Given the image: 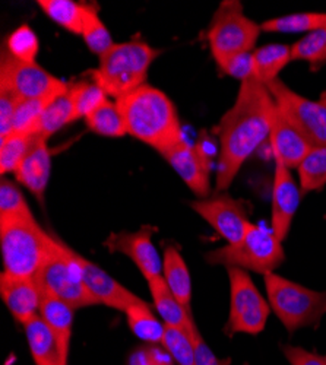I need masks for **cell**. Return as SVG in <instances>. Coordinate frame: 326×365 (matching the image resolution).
<instances>
[{"instance_id":"obj_26","label":"cell","mask_w":326,"mask_h":365,"mask_svg":"<svg viewBox=\"0 0 326 365\" xmlns=\"http://www.w3.org/2000/svg\"><path fill=\"white\" fill-rule=\"evenodd\" d=\"M71 88V85H69ZM76 121L75 115V107H73V100L71 96V89H68L66 93L58 96L43 113L37 129L36 135L43 136L49 139L53 133L57 130H61L63 126L73 123Z\"/></svg>"},{"instance_id":"obj_28","label":"cell","mask_w":326,"mask_h":365,"mask_svg":"<svg viewBox=\"0 0 326 365\" xmlns=\"http://www.w3.org/2000/svg\"><path fill=\"white\" fill-rule=\"evenodd\" d=\"M37 5L57 25L72 34L81 36L85 4H78L73 0H39Z\"/></svg>"},{"instance_id":"obj_11","label":"cell","mask_w":326,"mask_h":365,"mask_svg":"<svg viewBox=\"0 0 326 365\" xmlns=\"http://www.w3.org/2000/svg\"><path fill=\"white\" fill-rule=\"evenodd\" d=\"M68 88V83L53 76L40 65L19 62L6 50L2 51V65H0L2 93H12L21 100H36L63 93Z\"/></svg>"},{"instance_id":"obj_33","label":"cell","mask_w":326,"mask_h":365,"mask_svg":"<svg viewBox=\"0 0 326 365\" xmlns=\"http://www.w3.org/2000/svg\"><path fill=\"white\" fill-rule=\"evenodd\" d=\"M36 135L11 133L6 138H0V173L2 175L18 170L29 148L33 146Z\"/></svg>"},{"instance_id":"obj_41","label":"cell","mask_w":326,"mask_h":365,"mask_svg":"<svg viewBox=\"0 0 326 365\" xmlns=\"http://www.w3.org/2000/svg\"><path fill=\"white\" fill-rule=\"evenodd\" d=\"M173 356L163 345H148L131 355L129 365H173Z\"/></svg>"},{"instance_id":"obj_22","label":"cell","mask_w":326,"mask_h":365,"mask_svg":"<svg viewBox=\"0 0 326 365\" xmlns=\"http://www.w3.org/2000/svg\"><path fill=\"white\" fill-rule=\"evenodd\" d=\"M150 288L154 307L163 319V323L170 327L186 330L189 323L193 320V314L189 313L182 304L177 301L170 288L167 287L163 277L146 281Z\"/></svg>"},{"instance_id":"obj_32","label":"cell","mask_w":326,"mask_h":365,"mask_svg":"<svg viewBox=\"0 0 326 365\" xmlns=\"http://www.w3.org/2000/svg\"><path fill=\"white\" fill-rule=\"evenodd\" d=\"M66 91H63V93H66ZM63 93H56V94L43 97V98H36V100H21V103L18 104L16 111H15L12 133L36 135V129H37V125H39L43 113L58 96Z\"/></svg>"},{"instance_id":"obj_12","label":"cell","mask_w":326,"mask_h":365,"mask_svg":"<svg viewBox=\"0 0 326 365\" xmlns=\"http://www.w3.org/2000/svg\"><path fill=\"white\" fill-rule=\"evenodd\" d=\"M190 206L227 241V245L239 242L252 224L245 202L234 199L225 192H217L213 196L198 199Z\"/></svg>"},{"instance_id":"obj_16","label":"cell","mask_w":326,"mask_h":365,"mask_svg":"<svg viewBox=\"0 0 326 365\" xmlns=\"http://www.w3.org/2000/svg\"><path fill=\"white\" fill-rule=\"evenodd\" d=\"M299 205L300 189L291 174V170H288L282 163L275 161L271 230L280 241H284L287 238Z\"/></svg>"},{"instance_id":"obj_8","label":"cell","mask_w":326,"mask_h":365,"mask_svg":"<svg viewBox=\"0 0 326 365\" xmlns=\"http://www.w3.org/2000/svg\"><path fill=\"white\" fill-rule=\"evenodd\" d=\"M260 25L245 15L240 2H223L208 28V44L220 66L227 58L253 51Z\"/></svg>"},{"instance_id":"obj_27","label":"cell","mask_w":326,"mask_h":365,"mask_svg":"<svg viewBox=\"0 0 326 365\" xmlns=\"http://www.w3.org/2000/svg\"><path fill=\"white\" fill-rule=\"evenodd\" d=\"M326 28V14L302 12L272 18L260 24V29L266 33H313L316 29Z\"/></svg>"},{"instance_id":"obj_30","label":"cell","mask_w":326,"mask_h":365,"mask_svg":"<svg viewBox=\"0 0 326 365\" xmlns=\"http://www.w3.org/2000/svg\"><path fill=\"white\" fill-rule=\"evenodd\" d=\"M88 129L106 138H122L128 135L123 115L118 110L116 101H107L94 113L85 117Z\"/></svg>"},{"instance_id":"obj_21","label":"cell","mask_w":326,"mask_h":365,"mask_svg":"<svg viewBox=\"0 0 326 365\" xmlns=\"http://www.w3.org/2000/svg\"><path fill=\"white\" fill-rule=\"evenodd\" d=\"M163 278L182 306L192 313V281L185 259L175 247L170 246L163 256Z\"/></svg>"},{"instance_id":"obj_42","label":"cell","mask_w":326,"mask_h":365,"mask_svg":"<svg viewBox=\"0 0 326 365\" xmlns=\"http://www.w3.org/2000/svg\"><path fill=\"white\" fill-rule=\"evenodd\" d=\"M21 98L12 93L0 91V138H6L12 133L14 117Z\"/></svg>"},{"instance_id":"obj_18","label":"cell","mask_w":326,"mask_h":365,"mask_svg":"<svg viewBox=\"0 0 326 365\" xmlns=\"http://www.w3.org/2000/svg\"><path fill=\"white\" fill-rule=\"evenodd\" d=\"M0 295L9 313L22 326L40 312L41 291L34 278H22L2 272Z\"/></svg>"},{"instance_id":"obj_35","label":"cell","mask_w":326,"mask_h":365,"mask_svg":"<svg viewBox=\"0 0 326 365\" xmlns=\"http://www.w3.org/2000/svg\"><path fill=\"white\" fill-rule=\"evenodd\" d=\"M291 60L307 62L312 68L323 65L326 62V28L316 29L294 43L291 46Z\"/></svg>"},{"instance_id":"obj_7","label":"cell","mask_w":326,"mask_h":365,"mask_svg":"<svg viewBox=\"0 0 326 365\" xmlns=\"http://www.w3.org/2000/svg\"><path fill=\"white\" fill-rule=\"evenodd\" d=\"M41 294H49L68 302L75 310L97 306L82 278L78 253L57 240V246L36 275Z\"/></svg>"},{"instance_id":"obj_38","label":"cell","mask_w":326,"mask_h":365,"mask_svg":"<svg viewBox=\"0 0 326 365\" xmlns=\"http://www.w3.org/2000/svg\"><path fill=\"white\" fill-rule=\"evenodd\" d=\"M163 346L170 352L177 365H196L195 348L188 330L165 326Z\"/></svg>"},{"instance_id":"obj_13","label":"cell","mask_w":326,"mask_h":365,"mask_svg":"<svg viewBox=\"0 0 326 365\" xmlns=\"http://www.w3.org/2000/svg\"><path fill=\"white\" fill-rule=\"evenodd\" d=\"M153 227H143L135 232H117L106 240V247L113 253L128 256L141 270L146 281L163 277V262L153 242Z\"/></svg>"},{"instance_id":"obj_23","label":"cell","mask_w":326,"mask_h":365,"mask_svg":"<svg viewBox=\"0 0 326 365\" xmlns=\"http://www.w3.org/2000/svg\"><path fill=\"white\" fill-rule=\"evenodd\" d=\"M39 314L56 333V336L61 341L63 348L69 351L75 309L61 298H56L49 294H41Z\"/></svg>"},{"instance_id":"obj_3","label":"cell","mask_w":326,"mask_h":365,"mask_svg":"<svg viewBox=\"0 0 326 365\" xmlns=\"http://www.w3.org/2000/svg\"><path fill=\"white\" fill-rule=\"evenodd\" d=\"M160 50L141 40L114 43L100 56L98 68L93 71V81L114 101L146 85V78Z\"/></svg>"},{"instance_id":"obj_4","label":"cell","mask_w":326,"mask_h":365,"mask_svg":"<svg viewBox=\"0 0 326 365\" xmlns=\"http://www.w3.org/2000/svg\"><path fill=\"white\" fill-rule=\"evenodd\" d=\"M36 218L0 221V247L4 272L22 278H36L57 246Z\"/></svg>"},{"instance_id":"obj_34","label":"cell","mask_w":326,"mask_h":365,"mask_svg":"<svg viewBox=\"0 0 326 365\" xmlns=\"http://www.w3.org/2000/svg\"><path fill=\"white\" fill-rule=\"evenodd\" d=\"M69 89L73 100L76 120L88 117L103 104L110 101V97L106 94V91L94 81L71 85Z\"/></svg>"},{"instance_id":"obj_9","label":"cell","mask_w":326,"mask_h":365,"mask_svg":"<svg viewBox=\"0 0 326 365\" xmlns=\"http://www.w3.org/2000/svg\"><path fill=\"white\" fill-rule=\"evenodd\" d=\"M230 281V313L225 330L231 334H259L268 322L271 306L253 284L248 270L227 267Z\"/></svg>"},{"instance_id":"obj_10","label":"cell","mask_w":326,"mask_h":365,"mask_svg":"<svg viewBox=\"0 0 326 365\" xmlns=\"http://www.w3.org/2000/svg\"><path fill=\"white\" fill-rule=\"evenodd\" d=\"M277 110L315 146L326 145V106L290 89L280 78L270 82Z\"/></svg>"},{"instance_id":"obj_1","label":"cell","mask_w":326,"mask_h":365,"mask_svg":"<svg viewBox=\"0 0 326 365\" xmlns=\"http://www.w3.org/2000/svg\"><path fill=\"white\" fill-rule=\"evenodd\" d=\"M274 110L268 86L256 79L242 82L234 104L220 120L217 192H225L253 152L270 140Z\"/></svg>"},{"instance_id":"obj_6","label":"cell","mask_w":326,"mask_h":365,"mask_svg":"<svg viewBox=\"0 0 326 365\" xmlns=\"http://www.w3.org/2000/svg\"><path fill=\"white\" fill-rule=\"evenodd\" d=\"M205 260L214 266L239 267L260 275H270L285 260L282 241L277 238L272 230L250 224L245 237L221 249L205 255Z\"/></svg>"},{"instance_id":"obj_36","label":"cell","mask_w":326,"mask_h":365,"mask_svg":"<svg viewBox=\"0 0 326 365\" xmlns=\"http://www.w3.org/2000/svg\"><path fill=\"white\" fill-rule=\"evenodd\" d=\"M15 218H34L22 192L12 181H0V221Z\"/></svg>"},{"instance_id":"obj_24","label":"cell","mask_w":326,"mask_h":365,"mask_svg":"<svg viewBox=\"0 0 326 365\" xmlns=\"http://www.w3.org/2000/svg\"><path fill=\"white\" fill-rule=\"evenodd\" d=\"M291 46L288 44H266L253 51L255 79L263 85L278 79L281 71L290 63Z\"/></svg>"},{"instance_id":"obj_39","label":"cell","mask_w":326,"mask_h":365,"mask_svg":"<svg viewBox=\"0 0 326 365\" xmlns=\"http://www.w3.org/2000/svg\"><path fill=\"white\" fill-rule=\"evenodd\" d=\"M224 73L239 79L240 82L255 79V63H253V51L235 54L227 58L224 63L218 66Z\"/></svg>"},{"instance_id":"obj_14","label":"cell","mask_w":326,"mask_h":365,"mask_svg":"<svg viewBox=\"0 0 326 365\" xmlns=\"http://www.w3.org/2000/svg\"><path fill=\"white\" fill-rule=\"evenodd\" d=\"M164 160L180 175L185 185L200 199L211 193L210 164L200 146L188 143L186 140L170 148L161 154Z\"/></svg>"},{"instance_id":"obj_19","label":"cell","mask_w":326,"mask_h":365,"mask_svg":"<svg viewBox=\"0 0 326 365\" xmlns=\"http://www.w3.org/2000/svg\"><path fill=\"white\" fill-rule=\"evenodd\" d=\"M51 173V152L47 139L36 136L33 146L29 148L26 157L15 171L16 180L31 192L39 202H44Z\"/></svg>"},{"instance_id":"obj_2","label":"cell","mask_w":326,"mask_h":365,"mask_svg":"<svg viewBox=\"0 0 326 365\" xmlns=\"http://www.w3.org/2000/svg\"><path fill=\"white\" fill-rule=\"evenodd\" d=\"M128 135L150 145L160 154L185 140L179 113L161 89L143 85L116 100Z\"/></svg>"},{"instance_id":"obj_20","label":"cell","mask_w":326,"mask_h":365,"mask_svg":"<svg viewBox=\"0 0 326 365\" xmlns=\"http://www.w3.org/2000/svg\"><path fill=\"white\" fill-rule=\"evenodd\" d=\"M28 348L36 365H68L69 351L56 336L40 314L29 319L25 324Z\"/></svg>"},{"instance_id":"obj_43","label":"cell","mask_w":326,"mask_h":365,"mask_svg":"<svg viewBox=\"0 0 326 365\" xmlns=\"http://www.w3.org/2000/svg\"><path fill=\"white\" fill-rule=\"evenodd\" d=\"M282 352L291 365H326V355L309 352L299 346L285 345Z\"/></svg>"},{"instance_id":"obj_5","label":"cell","mask_w":326,"mask_h":365,"mask_svg":"<svg viewBox=\"0 0 326 365\" xmlns=\"http://www.w3.org/2000/svg\"><path fill=\"white\" fill-rule=\"evenodd\" d=\"M263 281L271 310L290 333L316 327L326 314V291H313L277 273L265 275Z\"/></svg>"},{"instance_id":"obj_40","label":"cell","mask_w":326,"mask_h":365,"mask_svg":"<svg viewBox=\"0 0 326 365\" xmlns=\"http://www.w3.org/2000/svg\"><path fill=\"white\" fill-rule=\"evenodd\" d=\"M188 333L192 339L193 348H195V359H196V365H228L230 359L225 361H218V358L215 356V354L213 352V349L208 346V344L205 342V339L202 338V334L195 323V319L189 323L188 326Z\"/></svg>"},{"instance_id":"obj_29","label":"cell","mask_w":326,"mask_h":365,"mask_svg":"<svg viewBox=\"0 0 326 365\" xmlns=\"http://www.w3.org/2000/svg\"><path fill=\"white\" fill-rule=\"evenodd\" d=\"M81 37L83 38L86 47L98 54V57L114 44L107 26L100 18V8L97 4H85Z\"/></svg>"},{"instance_id":"obj_44","label":"cell","mask_w":326,"mask_h":365,"mask_svg":"<svg viewBox=\"0 0 326 365\" xmlns=\"http://www.w3.org/2000/svg\"><path fill=\"white\" fill-rule=\"evenodd\" d=\"M319 101H320V103H322V104H325V106H326V93H325V94H322V96H320V100H319Z\"/></svg>"},{"instance_id":"obj_17","label":"cell","mask_w":326,"mask_h":365,"mask_svg":"<svg viewBox=\"0 0 326 365\" xmlns=\"http://www.w3.org/2000/svg\"><path fill=\"white\" fill-rule=\"evenodd\" d=\"M270 145L275 161L282 163L288 170H297L302 161L315 146L306 136L295 129L277 110L272 113Z\"/></svg>"},{"instance_id":"obj_37","label":"cell","mask_w":326,"mask_h":365,"mask_svg":"<svg viewBox=\"0 0 326 365\" xmlns=\"http://www.w3.org/2000/svg\"><path fill=\"white\" fill-rule=\"evenodd\" d=\"M8 53L24 63H36V57L40 50L37 34L28 25L18 26L12 31L6 41Z\"/></svg>"},{"instance_id":"obj_15","label":"cell","mask_w":326,"mask_h":365,"mask_svg":"<svg viewBox=\"0 0 326 365\" xmlns=\"http://www.w3.org/2000/svg\"><path fill=\"white\" fill-rule=\"evenodd\" d=\"M78 262L86 289L90 291L97 304H103L106 307L125 313L133 304L143 301L121 282H117L96 263L86 260L81 255H78Z\"/></svg>"},{"instance_id":"obj_31","label":"cell","mask_w":326,"mask_h":365,"mask_svg":"<svg viewBox=\"0 0 326 365\" xmlns=\"http://www.w3.org/2000/svg\"><path fill=\"white\" fill-rule=\"evenodd\" d=\"M297 173L303 193L323 189L326 186V145L313 146L297 167Z\"/></svg>"},{"instance_id":"obj_25","label":"cell","mask_w":326,"mask_h":365,"mask_svg":"<svg viewBox=\"0 0 326 365\" xmlns=\"http://www.w3.org/2000/svg\"><path fill=\"white\" fill-rule=\"evenodd\" d=\"M128 324L135 336L150 345H163L165 324L160 322L146 301L133 304L125 312Z\"/></svg>"}]
</instances>
